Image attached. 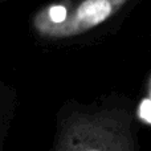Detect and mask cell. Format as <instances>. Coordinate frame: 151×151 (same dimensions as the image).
I'll use <instances>...</instances> for the list:
<instances>
[{"instance_id":"obj_1","label":"cell","mask_w":151,"mask_h":151,"mask_svg":"<svg viewBox=\"0 0 151 151\" xmlns=\"http://www.w3.org/2000/svg\"><path fill=\"white\" fill-rule=\"evenodd\" d=\"M56 151H135L126 110L73 113L61 122Z\"/></svg>"},{"instance_id":"obj_2","label":"cell","mask_w":151,"mask_h":151,"mask_svg":"<svg viewBox=\"0 0 151 151\" xmlns=\"http://www.w3.org/2000/svg\"><path fill=\"white\" fill-rule=\"evenodd\" d=\"M127 0H81L70 9L50 7L35 17V28L48 39L77 36L111 17Z\"/></svg>"}]
</instances>
